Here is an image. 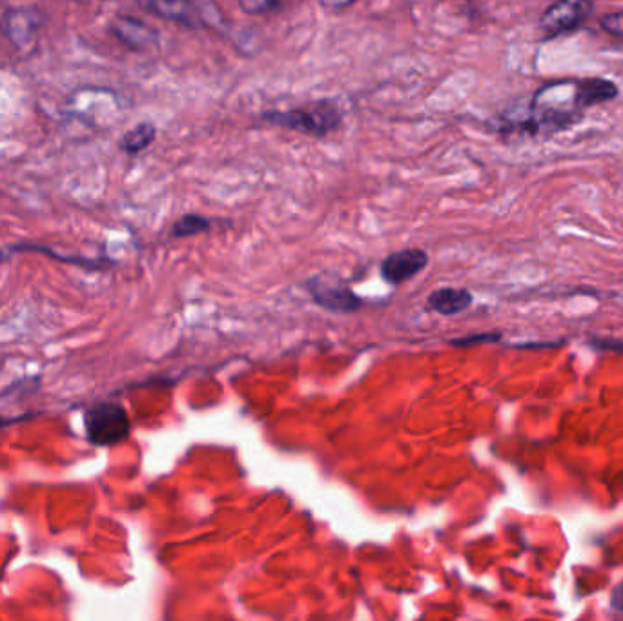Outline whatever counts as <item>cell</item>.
I'll use <instances>...</instances> for the list:
<instances>
[{"label": "cell", "instance_id": "8", "mask_svg": "<svg viewBox=\"0 0 623 621\" xmlns=\"http://www.w3.org/2000/svg\"><path fill=\"white\" fill-rule=\"evenodd\" d=\"M110 33L126 48L135 51L150 50L157 44V31L132 15H117L110 24Z\"/></svg>", "mask_w": 623, "mask_h": 621}, {"label": "cell", "instance_id": "12", "mask_svg": "<svg viewBox=\"0 0 623 621\" xmlns=\"http://www.w3.org/2000/svg\"><path fill=\"white\" fill-rule=\"evenodd\" d=\"M210 226H212L210 219H206L203 215H184L172 226V235L192 237V235L203 234L206 230H210Z\"/></svg>", "mask_w": 623, "mask_h": 621}, {"label": "cell", "instance_id": "6", "mask_svg": "<svg viewBox=\"0 0 623 621\" xmlns=\"http://www.w3.org/2000/svg\"><path fill=\"white\" fill-rule=\"evenodd\" d=\"M41 30V15L31 8H11L0 17V33L17 48H28Z\"/></svg>", "mask_w": 623, "mask_h": 621}, {"label": "cell", "instance_id": "9", "mask_svg": "<svg viewBox=\"0 0 623 621\" xmlns=\"http://www.w3.org/2000/svg\"><path fill=\"white\" fill-rule=\"evenodd\" d=\"M472 305V294L465 288H440L429 297L430 310L441 316H456Z\"/></svg>", "mask_w": 623, "mask_h": 621}, {"label": "cell", "instance_id": "2", "mask_svg": "<svg viewBox=\"0 0 623 621\" xmlns=\"http://www.w3.org/2000/svg\"><path fill=\"white\" fill-rule=\"evenodd\" d=\"M86 439L93 447H115L130 436L132 423L119 403H99L84 412Z\"/></svg>", "mask_w": 623, "mask_h": 621}, {"label": "cell", "instance_id": "5", "mask_svg": "<svg viewBox=\"0 0 623 621\" xmlns=\"http://www.w3.org/2000/svg\"><path fill=\"white\" fill-rule=\"evenodd\" d=\"M308 290L316 299L317 305L327 308L330 312L350 314L363 305L361 299L343 281L332 275H317L310 281Z\"/></svg>", "mask_w": 623, "mask_h": 621}, {"label": "cell", "instance_id": "3", "mask_svg": "<svg viewBox=\"0 0 623 621\" xmlns=\"http://www.w3.org/2000/svg\"><path fill=\"white\" fill-rule=\"evenodd\" d=\"M593 0H554L540 19V30L547 37H560L578 30L593 13Z\"/></svg>", "mask_w": 623, "mask_h": 621}, {"label": "cell", "instance_id": "13", "mask_svg": "<svg viewBox=\"0 0 623 621\" xmlns=\"http://www.w3.org/2000/svg\"><path fill=\"white\" fill-rule=\"evenodd\" d=\"M239 8L248 15H266L281 6V0H237Z\"/></svg>", "mask_w": 623, "mask_h": 621}, {"label": "cell", "instance_id": "1", "mask_svg": "<svg viewBox=\"0 0 623 621\" xmlns=\"http://www.w3.org/2000/svg\"><path fill=\"white\" fill-rule=\"evenodd\" d=\"M261 121L292 132L327 137L343 123V112L332 101H316L290 110H270L261 115Z\"/></svg>", "mask_w": 623, "mask_h": 621}, {"label": "cell", "instance_id": "16", "mask_svg": "<svg viewBox=\"0 0 623 621\" xmlns=\"http://www.w3.org/2000/svg\"><path fill=\"white\" fill-rule=\"evenodd\" d=\"M611 607H613L614 611L623 616V581L614 589L613 598H611Z\"/></svg>", "mask_w": 623, "mask_h": 621}, {"label": "cell", "instance_id": "7", "mask_svg": "<svg viewBox=\"0 0 623 621\" xmlns=\"http://www.w3.org/2000/svg\"><path fill=\"white\" fill-rule=\"evenodd\" d=\"M429 265V255L419 248H405L381 263V275L389 285H401Z\"/></svg>", "mask_w": 623, "mask_h": 621}, {"label": "cell", "instance_id": "15", "mask_svg": "<svg viewBox=\"0 0 623 621\" xmlns=\"http://www.w3.org/2000/svg\"><path fill=\"white\" fill-rule=\"evenodd\" d=\"M356 0H319L321 6H325L328 10H345L348 6H352Z\"/></svg>", "mask_w": 623, "mask_h": 621}, {"label": "cell", "instance_id": "10", "mask_svg": "<svg viewBox=\"0 0 623 621\" xmlns=\"http://www.w3.org/2000/svg\"><path fill=\"white\" fill-rule=\"evenodd\" d=\"M578 104L587 110L596 104L613 101L618 95V86L607 79H583L578 81Z\"/></svg>", "mask_w": 623, "mask_h": 621}, {"label": "cell", "instance_id": "11", "mask_svg": "<svg viewBox=\"0 0 623 621\" xmlns=\"http://www.w3.org/2000/svg\"><path fill=\"white\" fill-rule=\"evenodd\" d=\"M157 130L152 123H139L133 126L132 130L124 133L121 139V150L126 153H141L154 143Z\"/></svg>", "mask_w": 623, "mask_h": 621}, {"label": "cell", "instance_id": "4", "mask_svg": "<svg viewBox=\"0 0 623 621\" xmlns=\"http://www.w3.org/2000/svg\"><path fill=\"white\" fill-rule=\"evenodd\" d=\"M139 8L164 21L177 22L188 28L210 26L208 11L197 0H137Z\"/></svg>", "mask_w": 623, "mask_h": 621}, {"label": "cell", "instance_id": "14", "mask_svg": "<svg viewBox=\"0 0 623 621\" xmlns=\"http://www.w3.org/2000/svg\"><path fill=\"white\" fill-rule=\"evenodd\" d=\"M600 28L605 33L623 39V11H614V13H605L600 17Z\"/></svg>", "mask_w": 623, "mask_h": 621}]
</instances>
